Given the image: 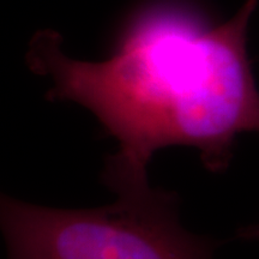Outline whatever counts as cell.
I'll use <instances>...</instances> for the list:
<instances>
[{"instance_id":"obj_1","label":"cell","mask_w":259,"mask_h":259,"mask_svg":"<svg viewBox=\"0 0 259 259\" xmlns=\"http://www.w3.org/2000/svg\"><path fill=\"white\" fill-rule=\"evenodd\" d=\"M257 4L246 0L212 25L179 3H156L100 63L71 59L59 35L45 30L31 41L28 63L52 79L47 100L79 103L118 141L103 174L148 178L155 151L174 145L196 148L206 169L221 173L236 136L259 134V90L246 48Z\"/></svg>"},{"instance_id":"obj_2","label":"cell","mask_w":259,"mask_h":259,"mask_svg":"<svg viewBox=\"0 0 259 259\" xmlns=\"http://www.w3.org/2000/svg\"><path fill=\"white\" fill-rule=\"evenodd\" d=\"M116 202L96 209H53L0 192L8 259H212L218 241L187 232L176 193L148 179L108 186Z\"/></svg>"},{"instance_id":"obj_3","label":"cell","mask_w":259,"mask_h":259,"mask_svg":"<svg viewBox=\"0 0 259 259\" xmlns=\"http://www.w3.org/2000/svg\"><path fill=\"white\" fill-rule=\"evenodd\" d=\"M239 236L246 240H259V223L251 225L240 229Z\"/></svg>"}]
</instances>
